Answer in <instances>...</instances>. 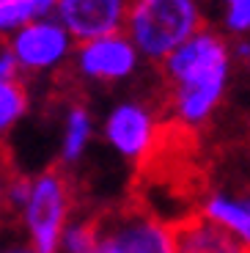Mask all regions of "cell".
Segmentation results:
<instances>
[{
    "label": "cell",
    "instance_id": "obj_5",
    "mask_svg": "<svg viewBox=\"0 0 250 253\" xmlns=\"http://www.w3.org/2000/svg\"><path fill=\"white\" fill-rule=\"evenodd\" d=\"M3 47L14 58L19 75L44 77L61 72L72 61L75 39L66 33V28L55 17H47L17 31L11 39L3 42Z\"/></svg>",
    "mask_w": 250,
    "mask_h": 253
},
{
    "label": "cell",
    "instance_id": "obj_17",
    "mask_svg": "<svg viewBox=\"0 0 250 253\" xmlns=\"http://www.w3.org/2000/svg\"><path fill=\"white\" fill-rule=\"evenodd\" d=\"M0 253H36L25 240H17V242H8V245L0 248Z\"/></svg>",
    "mask_w": 250,
    "mask_h": 253
},
{
    "label": "cell",
    "instance_id": "obj_3",
    "mask_svg": "<svg viewBox=\"0 0 250 253\" xmlns=\"http://www.w3.org/2000/svg\"><path fill=\"white\" fill-rule=\"evenodd\" d=\"M75 212V187L61 168H47L31 179V193L19 212L28 245L36 253H58L66 223Z\"/></svg>",
    "mask_w": 250,
    "mask_h": 253
},
{
    "label": "cell",
    "instance_id": "obj_12",
    "mask_svg": "<svg viewBox=\"0 0 250 253\" xmlns=\"http://www.w3.org/2000/svg\"><path fill=\"white\" fill-rule=\"evenodd\" d=\"M55 6L58 0H0V42L36 19L55 17Z\"/></svg>",
    "mask_w": 250,
    "mask_h": 253
},
{
    "label": "cell",
    "instance_id": "obj_13",
    "mask_svg": "<svg viewBox=\"0 0 250 253\" xmlns=\"http://www.w3.org/2000/svg\"><path fill=\"white\" fill-rule=\"evenodd\" d=\"M28 108H31V94H28L22 77L0 80V138L22 121Z\"/></svg>",
    "mask_w": 250,
    "mask_h": 253
},
{
    "label": "cell",
    "instance_id": "obj_14",
    "mask_svg": "<svg viewBox=\"0 0 250 253\" xmlns=\"http://www.w3.org/2000/svg\"><path fill=\"white\" fill-rule=\"evenodd\" d=\"M214 8L225 39L250 36V0H214Z\"/></svg>",
    "mask_w": 250,
    "mask_h": 253
},
{
    "label": "cell",
    "instance_id": "obj_11",
    "mask_svg": "<svg viewBox=\"0 0 250 253\" xmlns=\"http://www.w3.org/2000/svg\"><path fill=\"white\" fill-rule=\"evenodd\" d=\"M94 138V116L85 105L72 102L66 113H63V126H61V163L75 165L85 157V149Z\"/></svg>",
    "mask_w": 250,
    "mask_h": 253
},
{
    "label": "cell",
    "instance_id": "obj_8",
    "mask_svg": "<svg viewBox=\"0 0 250 253\" xmlns=\"http://www.w3.org/2000/svg\"><path fill=\"white\" fill-rule=\"evenodd\" d=\"M129 0H58L55 19L66 28L75 44L110 33H124Z\"/></svg>",
    "mask_w": 250,
    "mask_h": 253
},
{
    "label": "cell",
    "instance_id": "obj_10",
    "mask_svg": "<svg viewBox=\"0 0 250 253\" xmlns=\"http://www.w3.org/2000/svg\"><path fill=\"white\" fill-rule=\"evenodd\" d=\"M198 215H204L214 226L228 231L234 240L242 242L250 251V198L248 196H237V193H228V190H214L204 198Z\"/></svg>",
    "mask_w": 250,
    "mask_h": 253
},
{
    "label": "cell",
    "instance_id": "obj_19",
    "mask_svg": "<svg viewBox=\"0 0 250 253\" xmlns=\"http://www.w3.org/2000/svg\"><path fill=\"white\" fill-rule=\"evenodd\" d=\"M0 171H3V157H0Z\"/></svg>",
    "mask_w": 250,
    "mask_h": 253
},
{
    "label": "cell",
    "instance_id": "obj_4",
    "mask_svg": "<svg viewBox=\"0 0 250 253\" xmlns=\"http://www.w3.org/2000/svg\"><path fill=\"white\" fill-rule=\"evenodd\" d=\"M91 253H176L173 226L140 204L96 215V245Z\"/></svg>",
    "mask_w": 250,
    "mask_h": 253
},
{
    "label": "cell",
    "instance_id": "obj_18",
    "mask_svg": "<svg viewBox=\"0 0 250 253\" xmlns=\"http://www.w3.org/2000/svg\"><path fill=\"white\" fill-rule=\"evenodd\" d=\"M6 212V201H3V179H0V215Z\"/></svg>",
    "mask_w": 250,
    "mask_h": 253
},
{
    "label": "cell",
    "instance_id": "obj_16",
    "mask_svg": "<svg viewBox=\"0 0 250 253\" xmlns=\"http://www.w3.org/2000/svg\"><path fill=\"white\" fill-rule=\"evenodd\" d=\"M231 61H234V66H242V69L250 72V36L231 42Z\"/></svg>",
    "mask_w": 250,
    "mask_h": 253
},
{
    "label": "cell",
    "instance_id": "obj_9",
    "mask_svg": "<svg viewBox=\"0 0 250 253\" xmlns=\"http://www.w3.org/2000/svg\"><path fill=\"white\" fill-rule=\"evenodd\" d=\"M176 253H250L228 231L214 226L204 215H190L173 226Z\"/></svg>",
    "mask_w": 250,
    "mask_h": 253
},
{
    "label": "cell",
    "instance_id": "obj_6",
    "mask_svg": "<svg viewBox=\"0 0 250 253\" xmlns=\"http://www.w3.org/2000/svg\"><path fill=\"white\" fill-rule=\"evenodd\" d=\"M102 135L119 157L129 160V163H140L157 149L160 116L154 113L149 102L124 99L107 110Z\"/></svg>",
    "mask_w": 250,
    "mask_h": 253
},
{
    "label": "cell",
    "instance_id": "obj_15",
    "mask_svg": "<svg viewBox=\"0 0 250 253\" xmlns=\"http://www.w3.org/2000/svg\"><path fill=\"white\" fill-rule=\"evenodd\" d=\"M94 245H96V215H80L66 223L58 253H91Z\"/></svg>",
    "mask_w": 250,
    "mask_h": 253
},
{
    "label": "cell",
    "instance_id": "obj_2",
    "mask_svg": "<svg viewBox=\"0 0 250 253\" xmlns=\"http://www.w3.org/2000/svg\"><path fill=\"white\" fill-rule=\"evenodd\" d=\"M207 28V0H129L124 36L143 61L163 63L179 44Z\"/></svg>",
    "mask_w": 250,
    "mask_h": 253
},
{
    "label": "cell",
    "instance_id": "obj_1",
    "mask_svg": "<svg viewBox=\"0 0 250 253\" xmlns=\"http://www.w3.org/2000/svg\"><path fill=\"white\" fill-rule=\"evenodd\" d=\"M168 113L184 129L204 126L225 102L234 75L231 42L217 28H201L163 63Z\"/></svg>",
    "mask_w": 250,
    "mask_h": 253
},
{
    "label": "cell",
    "instance_id": "obj_7",
    "mask_svg": "<svg viewBox=\"0 0 250 253\" xmlns=\"http://www.w3.org/2000/svg\"><path fill=\"white\" fill-rule=\"evenodd\" d=\"M140 61L143 58L138 55L135 44L124 33H110V36L83 42V44H75V52H72L75 75L85 83H102V85L129 80L140 69Z\"/></svg>",
    "mask_w": 250,
    "mask_h": 253
}]
</instances>
